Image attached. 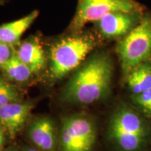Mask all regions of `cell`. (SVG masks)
<instances>
[{
	"instance_id": "9a60e30c",
	"label": "cell",
	"mask_w": 151,
	"mask_h": 151,
	"mask_svg": "<svg viewBox=\"0 0 151 151\" xmlns=\"http://www.w3.org/2000/svg\"><path fill=\"white\" fill-rule=\"evenodd\" d=\"M134 103L148 116H151V88L139 94L132 95Z\"/></svg>"
},
{
	"instance_id": "6da1fadb",
	"label": "cell",
	"mask_w": 151,
	"mask_h": 151,
	"mask_svg": "<svg viewBox=\"0 0 151 151\" xmlns=\"http://www.w3.org/2000/svg\"><path fill=\"white\" fill-rule=\"evenodd\" d=\"M113 64L106 52H96L83 62L67 83L62 98L67 102L88 105L107 97L111 90Z\"/></svg>"
},
{
	"instance_id": "52a82bcc",
	"label": "cell",
	"mask_w": 151,
	"mask_h": 151,
	"mask_svg": "<svg viewBox=\"0 0 151 151\" xmlns=\"http://www.w3.org/2000/svg\"><path fill=\"white\" fill-rule=\"evenodd\" d=\"M143 11H115L94 22L101 37L106 39H122L140 22Z\"/></svg>"
},
{
	"instance_id": "4fadbf2b",
	"label": "cell",
	"mask_w": 151,
	"mask_h": 151,
	"mask_svg": "<svg viewBox=\"0 0 151 151\" xmlns=\"http://www.w3.org/2000/svg\"><path fill=\"white\" fill-rule=\"evenodd\" d=\"M7 78L16 82H24L31 77L32 71L23 62L18 58L15 53L14 55L0 67Z\"/></svg>"
},
{
	"instance_id": "2e32d148",
	"label": "cell",
	"mask_w": 151,
	"mask_h": 151,
	"mask_svg": "<svg viewBox=\"0 0 151 151\" xmlns=\"http://www.w3.org/2000/svg\"><path fill=\"white\" fill-rule=\"evenodd\" d=\"M15 53L16 50L14 46L0 41V67L8 62Z\"/></svg>"
},
{
	"instance_id": "ba28073f",
	"label": "cell",
	"mask_w": 151,
	"mask_h": 151,
	"mask_svg": "<svg viewBox=\"0 0 151 151\" xmlns=\"http://www.w3.org/2000/svg\"><path fill=\"white\" fill-rule=\"evenodd\" d=\"M33 106L20 101L9 104L0 109V127L14 138L23 129Z\"/></svg>"
},
{
	"instance_id": "9c48e42d",
	"label": "cell",
	"mask_w": 151,
	"mask_h": 151,
	"mask_svg": "<svg viewBox=\"0 0 151 151\" xmlns=\"http://www.w3.org/2000/svg\"><path fill=\"white\" fill-rule=\"evenodd\" d=\"M28 137L41 151H57L58 141L55 126L48 117H39L29 124Z\"/></svg>"
},
{
	"instance_id": "ac0fdd59",
	"label": "cell",
	"mask_w": 151,
	"mask_h": 151,
	"mask_svg": "<svg viewBox=\"0 0 151 151\" xmlns=\"http://www.w3.org/2000/svg\"><path fill=\"white\" fill-rule=\"evenodd\" d=\"M22 151H41L40 150H37V149L32 148H29V147H25L24 148Z\"/></svg>"
},
{
	"instance_id": "ffe728a7",
	"label": "cell",
	"mask_w": 151,
	"mask_h": 151,
	"mask_svg": "<svg viewBox=\"0 0 151 151\" xmlns=\"http://www.w3.org/2000/svg\"><path fill=\"white\" fill-rule=\"evenodd\" d=\"M4 151H16L15 150H4Z\"/></svg>"
},
{
	"instance_id": "8fae6325",
	"label": "cell",
	"mask_w": 151,
	"mask_h": 151,
	"mask_svg": "<svg viewBox=\"0 0 151 151\" xmlns=\"http://www.w3.org/2000/svg\"><path fill=\"white\" fill-rule=\"evenodd\" d=\"M39 11L35 10L18 20L0 25V41L11 46H18L20 38L38 18Z\"/></svg>"
},
{
	"instance_id": "30bf717a",
	"label": "cell",
	"mask_w": 151,
	"mask_h": 151,
	"mask_svg": "<svg viewBox=\"0 0 151 151\" xmlns=\"http://www.w3.org/2000/svg\"><path fill=\"white\" fill-rule=\"evenodd\" d=\"M16 50V55L31 69L32 73L41 71L46 65V55L40 39L32 36L20 42Z\"/></svg>"
},
{
	"instance_id": "e0dca14e",
	"label": "cell",
	"mask_w": 151,
	"mask_h": 151,
	"mask_svg": "<svg viewBox=\"0 0 151 151\" xmlns=\"http://www.w3.org/2000/svg\"><path fill=\"white\" fill-rule=\"evenodd\" d=\"M5 130L0 127V151H2V148L5 142Z\"/></svg>"
},
{
	"instance_id": "5b68a950",
	"label": "cell",
	"mask_w": 151,
	"mask_h": 151,
	"mask_svg": "<svg viewBox=\"0 0 151 151\" xmlns=\"http://www.w3.org/2000/svg\"><path fill=\"white\" fill-rule=\"evenodd\" d=\"M140 11L143 7L136 0H78L68 30L81 31L88 22H94L111 12Z\"/></svg>"
},
{
	"instance_id": "7c38bea8",
	"label": "cell",
	"mask_w": 151,
	"mask_h": 151,
	"mask_svg": "<svg viewBox=\"0 0 151 151\" xmlns=\"http://www.w3.org/2000/svg\"><path fill=\"white\" fill-rule=\"evenodd\" d=\"M128 88L133 95L151 88V60L134 68L126 75Z\"/></svg>"
},
{
	"instance_id": "d6986e66",
	"label": "cell",
	"mask_w": 151,
	"mask_h": 151,
	"mask_svg": "<svg viewBox=\"0 0 151 151\" xmlns=\"http://www.w3.org/2000/svg\"><path fill=\"white\" fill-rule=\"evenodd\" d=\"M9 0H0V6L4 4L5 3H6Z\"/></svg>"
},
{
	"instance_id": "277c9868",
	"label": "cell",
	"mask_w": 151,
	"mask_h": 151,
	"mask_svg": "<svg viewBox=\"0 0 151 151\" xmlns=\"http://www.w3.org/2000/svg\"><path fill=\"white\" fill-rule=\"evenodd\" d=\"M122 70L127 75L134 68L151 60V14H143L137 26L117 45Z\"/></svg>"
},
{
	"instance_id": "7a4b0ae2",
	"label": "cell",
	"mask_w": 151,
	"mask_h": 151,
	"mask_svg": "<svg viewBox=\"0 0 151 151\" xmlns=\"http://www.w3.org/2000/svg\"><path fill=\"white\" fill-rule=\"evenodd\" d=\"M97 46V40L87 31L71 32L56 39L48 51L49 73L52 80L65 77L78 68Z\"/></svg>"
},
{
	"instance_id": "5bb4252c",
	"label": "cell",
	"mask_w": 151,
	"mask_h": 151,
	"mask_svg": "<svg viewBox=\"0 0 151 151\" xmlns=\"http://www.w3.org/2000/svg\"><path fill=\"white\" fill-rule=\"evenodd\" d=\"M21 100V95L16 87L0 78V109L9 104L18 102Z\"/></svg>"
},
{
	"instance_id": "8992f818",
	"label": "cell",
	"mask_w": 151,
	"mask_h": 151,
	"mask_svg": "<svg viewBox=\"0 0 151 151\" xmlns=\"http://www.w3.org/2000/svg\"><path fill=\"white\" fill-rule=\"evenodd\" d=\"M96 138L95 125L87 116L73 115L62 120L60 139L61 151H91Z\"/></svg>"
},
{
	"instance_id": "3957f363",
	"label": "cell",
	"mask_w": 151,
	"mask_h": 151,
	"mask_svg": "<svg viewBox=\"0 0 151 151\" xmlns=\"http://www.w3.org/2000/svg\"><path fill=\"white\" fill-rule=\"evenodd\" d=\"M108 132L111 140L121 151H141L148 141L146 123L129 107H120L113 113Z\"/></svg>"
}]
</instances>
